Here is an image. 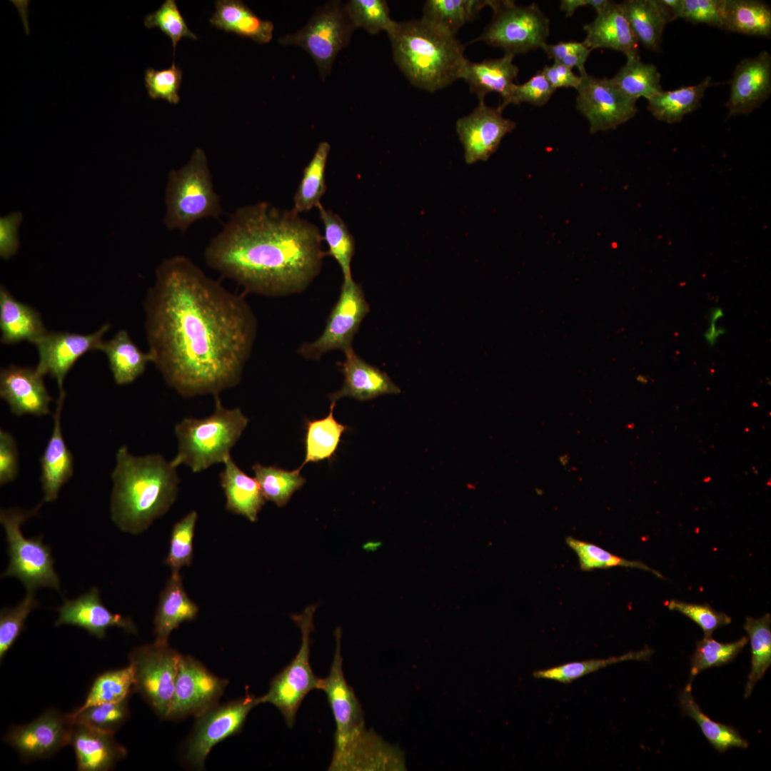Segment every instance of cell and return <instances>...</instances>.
I'll return each instance as SVG.
<instances>
[{
	"label": "cell",
	"instance_id": "obj_49",
	"mask_svg": "<svg viewBox=\"0 0 771 771\" xmlns=\"http://www.w3.org/2000/svg\"><path fill=\"white\" fill-rule=\"evenodd\" d=\"M128 700L92 705L68 716L73 722L114 734L129 717Z\"/></svg>",
	"mask_w": 771,
	"mask_h": 771
},
{
	"label": "cell",
	"instance_id": "obj_62",
	"mask_svg": "<svg viewBox=\"0 0 771 771\" xmlns=\"http://www.w3.org/2000/svg\"><path fill=\"white\" fill-rule=\"evenodd\" d=\"M682 0H657L668 23L680 18Z\"/></svg>",
	"mask_w": 771,
	"mask_h": 771
},
{
	"label": "cell",
	"instance_id": "obj_17",
	"mask_svg": "<svg viewBox=\"0 0 771 771\" xmlns=\"http://www.w3.org/2000/svg\"><path fill=\"white\" fill-rule=\"evenodd\" d=\"M110 327L106 323L89 334L48 331L34 343L39 358L36 368L44 376L49 375L56 380L59 394L65 393L64 382L67 373L81 356L100 350L104 335Z\"/></svg>",
	"mask_w": 771,
	"mask_h": 771
},
{
	"label": "cell",
	"instance_id": "obj_26",
	"mask_svg": "<svg viewBox=\"0 0 771 771\" xmlns=\"http://www.w3.org/2000/svg\"><path fill=\"white\" fill-rule=\"evenodd\" d=\"M596 13L595 19L583 26L586 32L583 44L589 49H612L626 57L639 54L638 41L619 3L610 1Z\"/></svg>",
	"mask_w": 771,
	"mask_h": 771
},
{
	"label": "cell",
	"instance_id": "obj_1",
	"mask_svg": "<svg viewBox=\"0 0 771 771\" xmlns=\"http://www.w3.org/2000/svg\"><path fill=\"white\" fill-rule=\"evenodd\" d=\"M144 311L153 363L177 393L216 397L239 383L257 332L243 296L173 256L157 267Z\"/></svg>",
	"mask_w": 771,
	"mask_h": 771
},
{
	"label": "cell",
	"instance_id": "obj_64",
	"mask_svg": "<svg viewBox=\"0 0 771 771\" xmlns=\"http://www.w3.org/2000/svg\"><path fill=\"white\" fill-rule=\"evenodd\" d=\"M722 316V312L721 309H715L711 315L712 321L714 323V321H715L718 318L721 317Z\"/></svg>",
	"mask_w": 771,
	"mask_h": 771
},
{
	"label": "cell",
	"instance_id": "obj_3",
	"mask_svg": "<svg viewBox=\"0 0 771 771\" xmlns=\"http://www.w3.org/2000/svg\"><path fill=\"white\" fill-rule=\"evenodd\" d=\"M176 468L160 454L136 456L121 446L111 473V517L117 528L140 534L166 513L177 497Z\"/></svg>",
	"mask_w": 771,
	"mask_h": 771
},
{
	"label": "cell",
	"instance_id": "obj_38",
	"mask_svg": "<svg viewBox=\"0 0 771 771\" xmlns=\"http://www.w3.org/2000/svg\"><path fill=\"white\" fill-rule=\"evenodd\" d=\"M330 149L327 141H321L305 167L293 198L292 210L295 213L299 214L321 204L326 189V167Z\"/></svg>",
	"mask_w": 771,
	"mask_h": 771
},
{
	"label": "cell",
	"instance_id": "obj_61",
	"mask_svg": "<svg viewBox=\"0 0 771 771\" xmlns=\"http://www.w3.org/2000/svg\"><path fill=\"white\" fill-rule=\"evenodd\" d=\"M609 2L608 0H563L560 3V9L565 12L567 17H569L573 16L575 10L580 7L590 6L596 12H598Z\"/></svg>",
	"mask_w": 771,
	"mask_h": 771
},
{
	"label": "cell",
	"instance_id": "obj_14",
	"mask_svg": "<svg viewBox=\"0 0 771 771\" xmlns=\"http://www.w3.org/2000/svg\"><path fill=\"white\" fill-rule=\"evenodd\" d=\"M368 311L361 286L353 278L343 280L323 333L314 341L303 344L299 353L306 358L318 359L333 350L345 353L352 349L354 336Z\"/></svg>",
	"mask_w": 771,
	"mask_h": 771
},
{
	"label": "cell",
	"instance_id": "obj_22",
	"mask_svg": "<svg viewBox=\"0 0 771 771\" xmlns=\"http://www.w3.org/2000/svg\"><path fill=\"white\" fill-rule=\"evenodd\" d=\"M57 610L59 617L56 626H76L98 639L105 638L107 630L112 627L122 628L127 633L136 632L130 618L112 613L103 604L99 590L96 587L75 599L65 600Z\"/></svg>",
	"mask_w": 771,
	"mask_h": 771
},
{
	"label": "cell",
	"instance_id": "obj_30",
	"mask_svg": "<svg viewBox=\"0 0 771 771\" xmlns=\"http://www.w3.org/2000/svg\"><path fill=\"white\" fill-rule=\"evenodd\" d=\"M223 464L219 478L226 499V510L251 522L257 521L266 500L257 480L243 471L231 457Z\"/></svg>",
	"mask_w": 771,
	"mask_h": 771
},
{
	"label": "cell",
	"instance_id": "obj_25",
	"mask_svg": "<svg viewBox=\"0 0 771 771\" xmlns=\"http://www.w3.org/2000/svg\"><path fill=\"white\" fill-rule=\"evenodd\" d=\"M344 354L345 361L341 364L343 385L329 395L331 402L336 403L343 397L365 401L383 395L400 393V388L385 372L366 363L353 348Z\"/></svg>",
	"mask_w": 771,
	"mask_h": 771
},
{
	"label": "cell",
	"instance_id": "obj_10",
	"mask_svg": "<svg viewBox=\"0 0 771 771\" xmlns=\"http://www.w3.org/2000/svg\"><path fill=\"white\" fill-rule=\"evenodd\" d=\"M493 16L478 41L498 47L513 56L542 47L550 34V21L532 4L516 5L513 1H490Z\"/></svg>",
	"mask_w": 771,
	"mask_h": 771
},
{
	"label": "cell",
	"instance_id": "obj_37",
	"mask_svg": "<svg viewBox=\"0 0 771 771\" xmlns=\"http://www.w3.org/2000/svg\"><path fill=\"white\" fill-rule=\"evenodd\" d=\"M626 58L625 64L610 79L623 94L637 101L640 97L648 100L663 91L660 73L654 64L644 63L639 54Z\"/></svg>",
	"mask_w": 771,
	"mask_h": 771
},
{
	"label": "cell",
	"instance_id": "obj_34",
	"mask_svg": "<svg viewBox=\"0 0 771 771\" xmlns=\"http://www.w3.org/2000/svg\"><path fill=\"white\" fill-rule=\"evenodd\" d=\"M712 84V78L707 76L695 85L662 91L647 100V109L659 121L680 122L700 106L705 91Z\"/></svg>",
	"mask_w": 771,
	"mask_h": 771
},
{
	"label": "cell",
	"instance_id": "obj_18",
	"mask_svg": "<svg viewBox=\"0 0 771 771\" xmlns=\"http://www.w3.org/2000/svg\"><path fill=\"white\" fill-rule=\"evenodd\" d=\"M71 725L68 715L49 709L29 723L11 727L4 741L25 761L49 758L69 744Z\"/></svg>",
	"mask_w": 771,
	"mask_h": 771
},
{
	"label": "cell",
	"instance_id": "obj_57",
	"mask_svg": "<svg viewBox=\"0 0 771 771\" xmlns=\"http://www.w3.org/2000/svg\"><path fill=\"white\" fill-rule=\"evenodd\" d=\"M547 56L570 69L576 68L580 75L587 73L585 64L591 53L583 42L560 41L554 44L545 43L541 47Z\"/></svg>",
	"mask_w": 771,
	"mask_h": 771
},
{
	"label": "cell",
	"instance_id": "obj_60",
	"mask_svg": "<svg viewBox=\"0 0 771 771\" xmlns=\"http://www.w3.org/2000/svg\"><path fill=\"white\" fill-rule=\"evenodd\" d=\"M541 72L555 90L568 87L577 89L580 84V75L575 74L572 69L556 61L550 66H543Z\"/></svg>",
	"mask_w": 771,
	"mask_h": 771
},
{
	"label": "cell",
	"instance_id": "obj_46",
	"mask_svg": "<svg viewBox=\"0 0 771 771\" xmlns=\"http://www.w3.org/2000/svg\"><path fill=\"white\" fill-rule=\"evenodd\" d=\"M748 642L745 636L731 642H720L712 637H704L697 641L696 648L690 658V681L702 670L724 665L742 651Z\"/></svg>",
	"mask_w": 771,
	"mask_h": 771
},
{
	"label": "cell",
	"instance_id": "obj_33",
	"mask_svg": "<svg viewBox=\"0 0 771 771\" xmlns=\"http://www.w3.org/2000/svg\"><path fill=\"white\" fill-rule=\"evenodd\" d=\"M619 4L638 41L647 49L659 50L668 21L657 0H625Z\"/></svg>",
	"mask_w": 771,
	"mask_h": 771
},
{
	"label": "cell",
	"instance_id": "obj_6",
	"mask_svg": "<svg viewBox=\"0 0 771 771\" xmlns=\"http://www.w3.org/2000/svg\"><path fill=\"white\" fill-rule=\"evenodd\" d=\"M213 413L202 418H185L174 428L178 440L176 455L171 460L178 468L188 467L199 473L224 463L248 423L239 408H225L219 395L214 397Z\"/></svg>",
	"mask_w": 771,
	"mask_h": 771
},
{
	"label": "cell",
	"instance_id": "obj_12",
	"mask_svg": "<svg viewBox=\"0 0 771 771\" xmlns=\"http://www.w3.org/2000/svg\"><path fill=\"white\" fill-rule=\"evenodd\" d=\"M181 655L168 643L156 642L136 647L129 654L134 691L163 718L166 717L173 695Z\"/></svg>",
	"mask_w": 771,
	"mask_h": 771
},
{
	"label": "cell",
	"instance_id": "obj_11",
	"mask_svg": "<svg viewBox=\"0 0 771 771\" xmlns=\"http://www.w3.org/2000/svg\"><path fill=\"white\" fill-rule=\"evenodd\" d=\"M355 30L345 4L330 1L316 10L301 29L281 36L283 45L298 46L312 57L324 80L341 50L347 46Z\"/></svg>",
	"mask_w": 771,
	"mask_h": 771
},
{
	"label": "cell",
	"instance_id": "obj_51",
	"mask_svg": "<svg viewBox=\"0 0 771 771\" xmlns=\"http://www.w3.org/2000/svg\"><path fill=\"white\" fill-rule=\"evenodd\" d=\"M38 605L39 602L35 598L34 592H27L26 595L17 605L13 608H4L1 610V661L25 629V622L28 615Z\"/></svg>",
	"mask_w": 771,
	"mask_h": 771
},
{
	"label": "cell",
	"instance_id": "obj_40",
	"mask_svg": "<svg viewBox=\"0 0 771 771\" xmlns=\"http://www.w3.org/2000/svg\"><path fill=\"white\" fill-rule=\"evenodd\" d=\"M490 1L428 0L423 9L425 21L455 35L466 23L473 20Z\"/></svg>",
	"mask_w": 771,
	"mask_h": 771
},
{
	"label": "cell",
	"instance_id": "obj_16",
	"mask_svg": "<svg viewBox=\"0 0 771 771\" xmlns=\"http://www.w3.org/2000/svg\"><path fill=\"white\" fill-rule=\"evenodd\" d=\"M577 109L588 119L591 133L615 128L638 112L636 101L623 94L610 79L580 75Z\"/></svg>",
	"mask_w": 771,
	"mask_h": 771
},
{
	"label": "cell",
	"instance_id": "obj_52",
	"mask_svg": "<svg viewBox=\"0 0 771 771\" xmlns=\"http://www.w3.org/2000/svg\"><path fill=\"white\" fill-rule=\"evenodd\" d=\"M146 27L158 28L171 41L173 51L183 38L197 40V36L188 28L175 0H166L154 12L146 16Z\"/></svg>",
	"mask_w": 771,
	"mask_h": 771
},
{
	"label": "cell",
	"instance_id": "obj_41",
	"mask_svg": "<svg viewBox=\"0 0 771 771\" xmlns=\"http://www.w3.org/2000/svg\"><path fill=\"white\" fill-rule=\"evenodd\" d=\"M744 629L751 646V668L745 689V697L752 693L771 665V616L770 613L754 618L747 617Z\"/></svg>",
	"mask_w": 771,
	"mask_h": 771
},
{
	"label": "cell",
	"instance_id": "obj_9",
	"mask_svg": "<svg viewBox=\"0 0 771 771\" xmlns=\"http://www.w3.org/2000/svg\"><path fill=\"white\" fill-rule=\"evenodd\" d=\"M318 605H309L300 614L291 615L301 633L299 650L291 662L271 680L268 692L259 702L271 703L282 714L288 727L294 725L297 712L305 697L321 690L322 678L315 675L310 664V635L314 628L313 615Z\"/></svg>",
	"mask_w": 771,
	"mask_h": 771
},
{
	"label": "cell",
	"instance_id": "obj_4",
	"mask_svg": "<svg viewBox=\"0 0 771 771\" xmlns=\"http://www.w3.org/2000/svg\"><path fill=\"white\" fill-rule=\"evenodd\" d=\"M388 35L395 64L415 86L434 92L460 79L467 59L455 35L422 18L398 22Z\"/></svg>",
	"mask_w": 771,
	"mask_h": 771
},
{
	"label": "cell",
	"instance_id": "obj_20",
	"mask_svg": "<svg viewBox=\"0 0 771 771\" xmlns=\"http://www.w3.org/2000/svg\"><path fill=\"white\" fill-rule=\"evenodd\" d=\"M771 94V55L765 50L757 56L742 60L730 81L726 106L728 116L747 115L764 103Z\"/></svg>",
	"mask_w": 771,
	"mask_h": 771
},
{
	"label": "cell",
	"instance_id": "obj_36",
	"mask_svg": "<svg viewBox=\"0 0 771 771\" xmlns=\"http://www.w3.org/2000/svg\"><path fill=\"white\" fill-rule=\"evenodd\" d=\"M679 702L682 713L696 722L710 744L718 752L749 746L748 742L733 727L715 722L702 712L692 695L691 682L680 692Z\"/></svg>",
	"mask_w": 771,
	"mask_h": 771
},
{
	"label": "cell",
	"instance_id": "obj_15",
	"mask_svg": "<svg viewBox=\"0 0 771 771\" xmlns=\"http://www.w3.org/2000/svg\"><path fill=\"white\" fill-rule=\"evenodd\" d=\"M227 685L193 657L181 655L166 719L196 717L218 703Z\"/></svg>",
	"mask_w": 771,
	"mask_h": 771
},
{
	"label": "cell",
	"instance_id": "obj_7",
	"mask_svg": "<svg viewBox=\"0 0 771 771\" xmlns=\"http://www.w3.org/2000/svg\"><path fill=\"white\" fill-rule=\"evenodd\" d=\"M163 223L169 230L186 231L195 222L222 214L206 154L196 148L189 161L172 169L167 178Z\"/></svg>",
	"mask_w": 771,
	"mask_h": 771
},
{
	"label": "cell",
	"instance_id": "obj_54",
	"mask_svg": "<svg viewBox=\"0 0 771 771\" xmlns=\"http://www.w3.org/2000/svg\"><path fill=\"white\" fill-rule=\"evenodd\" d=\"M665 604L670 610L683 614L697 624L703 630L704 637H712L715 630L731 623L729 615L716 611L707 603H690L671 600Z\"/></svg>",
	"mask_w": 771,
	"mask_h": 771
},
{
	"label": "cell",
	"instance_id": "obj_55",
	"mask_svg": "<svg viewBox=\"0 0 771 771\" xmlns=\"http://www.w3.org/2000/svg\"><path fill=\"white\" fill-rule=\"evenodd\" d=\"M555 90L550 86L541 71H538L528 81L523 84H514L506 101L499 105L503 110L510 104L530 103L535 106H544Z\"/></svg>",
	"mask_w": 771,
	"mask_h": 771
},
{
	"label": "cell",
	"instance_id": "obj_44",
	"mask_svg": "<svg viewBox=\"0 0 771 771\" xmlns=\"http://www.w3.org/2000/svg\"><path fill=\"white\" fill-rule=\"evenodd\" d=\"M134 682L130 664L124 668L106 671L96 677L84 702L74 712L92 705L124 700L134 691Z\"/></svg>",
	"mask_w": 771,
	"mask_h": 771
},
{
	"label": "cell",
	"instance_id": "obj_23",
	"mask_svg": "<svg viewBox=\"0 0 771 771\" xmlns=\"http://www.w3.org/2000/svg\"><path fill=\"white\" fill-rule=\"evenodd\" d=\"M72 722L69 744L79 771H107L126 756V750L114 735L86 725Z\"/></svg>",
	"mask_w": 771,
	"mask_h": 771
},
{
	"label": "cell",
	"instance_id": "obj_59",
	"mask_svg": "<svg viewBox=\"0 0 771 771\" xmlns=\"http://www.w3.org/2000/svg\"><path fill=\"white\" fill-rule=\"evenodd\" d=\"M23 218L21 212H14L0 219V256L9 260L20 246L18 229Z\"/></svg>",
	"mask_w": 771,
	"mask_h": 771
},
{
	"label": "cell",
	"instance_id": "obj_19",
	"mask_svg": "<svg viewBox=\"0 0 771 771\" xmlns=\"http://www.w3.org/2000/svg\"><path fill=\"white\" fill-rule=\"evenodd\" d=\"M515 126L516 123L505 118L498 108H491L484 101H480L470 114L460 118L455 124L465 163L487 161L503 138Z\"/></svg>",
	"mask_w": 771,
	"mask_h": 771
},
{
	"label": "cell",
	"instance_id": "obj_5",
	"mask_svg": "<svg viewBox=\"0 0 771 771\" xmlns=\"http://www.w3.org/2000/svg\"><path fill=\"white\" fill-rule=\"evenodd\" d=\"M335 637L336 647L330 672L322 678L321 687L327 696L336 722L334 751L328 770H367L373 760L374 745L365 730L359 702L344 676L340 628L336 630Z\"/></svg>",
	"mask_w": 771,
	"mask_h": 771
},
{
	"label": "cell",
	"instance_id": "obj_47",
	"mask_svg": "<svg viewBox=\"0 0 771 771\" xmlns=\"http://www.w3.org/2000/svg\"><path fill=\"white\" fill-rule=\"evenodd\" d=\"M565 542L577 555L580 568L582 570L589 571L594 569H606L621 566L648 570L659 578H664L659 572L650 568L642 562L625 559L592 543L578 540L571 536L567 537Z\"/></svg>",
	"mask_w": 771,
	"mask_h": 771
},
{
	"label": "cell",
	"instance_id": "obj_31",
	"mask_svg": "<svg viewBox=\"0 0 771 771\" xmlns=\"http://www.w3.org/2000/svg\"><path fill=\"white\" fill-rule=\"evenodd\" d=\"M215 6L209 22L216 28L258 44H266L271 40L273 23L258 17L242 1L218 0Z\"/></svg>",
	"mask_w": 771,
	"mask_h": 771
},
{
	"label": "cell",
	"instance_id": "obj_2",
	"mask_svg": "<svg viewBox=\"0 0 771 771\" xmlns=\"http://www.w3.org/2000/svg\"><path fill=\"white\" fill-rule=\"evenodd\" d=\"M323 237L291 209L267 202L240 207L204 250L206 265L249 293L282 296L303 291L318 274Z\"/></svg>",
	"mask_w": 771,
	"mask_h": 771
},
{
	"label": "cell",
	"instance_id": "obj_8",
	"mask_svg": "<svg viewBox=\"0 0 771 771\" xmlns=\"http://www.w3.org/2000/svg\"><path fill=\"white\" fill-rule=\"evenodd\" d=\"M41 503L31 510L1 509L0 523L8 543L9 565L2 578L14 577L25 586L27 592L40 588L60 589V579L54 569V559L50 547L41 537L26 538L21 525L36 515Z\"/></svg>",
	"mask_w": 771,
	"mask_h": 771
},
{
	"label": "cell",
	"instance_id": "obj_32",
	"mask_svg": "<svg viewBox=\"0 0 771 771\" xmlns=\"http://www.w3.org/2000/svg\"><path fill=\"white\" fill-rule=\"evenodd\" d=\"M100 351L107 357L114 380L117 385L133 383L145 371L147 364L153 363V356L141 351L131 340L128 333L121 330L110 340L104 341Z\"/></svg>",
	"mask_w": 771,
	"mask_h": 771
},
{
	"label": "cell",
	"instance_id": "obj_13",
	"mask_svg": "<svg viewBox=\"0 0 771 771\" xmlns=\"http://www.w3.org/2000/svg\"><path fill=\"white\" fill-rule=\"evenodd\" d=\"M259 704V697L248 694L226 703H217L197 715L184 745V762L192 768L202 769L212 747L238 733L250 711Z\"/></svg>",
	"mask_w": 771,
	"mask_h": 771
},
{
	"label": "cell",
	"instance_id": "obj_48",
	"mask_svg": "<svg viewBox=\"0 0 771 771\" xmlns=\"http://www.w3.org/2000/svg\"><path fill=\"white\" fill-rule=\"evenodd\" d=\"M345 7L355 29L363 28L371 34L386 31L388 34L398 24L390 18L389 7L384 0H350Z\"/></svg>",
	"mask_w": 771,
	"mask_h": 771
},
{
	"label": "cell",
	"instance_id": "obj_35",
	"mask_svg": "<svg viewBox=\"0 0 771 771\" xmlns=\"http://www.w3.org/2000/svg\"><path fill=\"white\" fill-rule=\"evenodd\" d=\"M725 30L749 36L770 37L771 9L761 1L724 0Z\"/></svg>",
	"mask_w": 771,
	"mask_h": 771
},
{
	"label": "cell",
	"instance_id": "obj_43",
	"mask_svg": "<svg viewBox=\"0 0 771 771\" xmlns=\"http://www.w3.org/2000/svg\"><path fill=\"white\" fill-rule=\"evenodd\" d=\"M252 470L266 500L272 501L278 507L286 505L293 494L306 482L300 473L301 467L293 470H286L256 463L252 466Z\"/></svg>",
	"mask_w": 771,
	"mask_h": 771
},
{
	"label": "cell",
	"instance_id": "obj_58",
	"mask_svg": "<svg viewBox=\"0 0 771 771\" xmlns=\"http://www.w3.org/2000/svg\"><path fill=\"white\" fill-rule=\"evenodd\" d=\"M19 473V452L13 435L0 430V485L14 481Z\"/></svg>",
	"mask_w": 771,
	"mask_h": 771
},
{
	"label": "cell",
	"instance_id": "obj_24",
	"mask_svg": "<svg viewBox=\"0 0 771 771\" xmlns=\"http://www.w3.org/2000/svg\"><path fill=\"white\" fill-rule=\"evenodd\" d=\"M66 394L59 395L54 415V427L40 458L44 502L55 500L63 485L74 473V457L62 433L61 417Z\"/></svg>",
	"mask_w": 771,
	"mask_h": 771
},
{
	"label": "cell",
	"instance_id": "obj_50",
	"mask_svg": "<svg viewBox=\"0 0 771 771\" xmlns=\"http://www.w3.org/2000/svg\"><path fill=\"white\" fill-rule=\"evenodd\" d=\"M198 513L192 510L173 526L168 553L164 560L172 572L191 565L193 557V541Z\"/></svg>",
	"mask_w": 771,
	"mask_h": 771
},
{
	"label": "cell",
	"instance_id": "obj_28",
	"mask_svg": "<svg viewBox=\"0 0 771 771\" xmlns=\"http://www.w3.org/2000/svg\"><path fill=\"white\" fill-rule=\"evenodd\" d=\"M198 606L190 599L179 572H172L159 600L153 619L156 642L168 643L172 631L182 623L196 619Z\"/></svg>",
	"mask_w": 771,
	"mask_h": 771
},
{
	"label": "cell",
	"instance_id": "obj_53",
	"mask_svg": "<svg viewBox=\"0 0 771 771\" xmlns=\"http://www.w3.org/2000/svg\"><path fill=\"white\" fill-rule=\"evenodd\" d=\"M145 86L152 99H163L177 104L180 101L178 91L182 82V71L174 61L170 67L162 70L148 68L146 70Z\"/></svg>",
	"mask_w": 771,
	"mask_h": 771
},
{
	"label": "cell",
	"instance_id": "obj_21",
	"mask_svg": "<svg viewBox=\"0 0 771 771\" xmlns=\"http://www.w3.org/2000/svg\"><path fill=\"white\" fill-rule=\"evenodd\" d=\"M36 368L9 365L0 371V396L15 415L43 416L53 400Z\"/></svg>",
	"mask_w": 771,
	"mask_h": 771
},
{
	"label": "cell",
	"instance_id": "obj_29",
	"mask_svg": "<svg viewBox=\"0 0 771 771\" xmlns=\"http://www.w3.org/2000/svg\"><path fill=\"white\" fill-rule=\"evenodd\" d=\"M0 330L1 342L6 345L23 341L34 344L48 331L40 313L16 299L3 285L0 286Z\"/></svg>",
	"mask_w": 771,
	"mask_h": 771
},
{
	"label": "cell",
	"instance_id": "obj_39",
	"mask_svg": "<svg viewBox=\"0 0 771 771\" xmlns=\"http://www.w3.org/2000/svg\"><path fill=\"white\" fill-rule=\"evenodd\" d=\"M335 405L331 402L329 413L325 418L306 422V455L301 468L308 463L330 460L336 451L347 426L334 418Z\"/></svg>",
	"mask_w": 771,
	"mask_h": 771
},
{
	"label": "cell",
	"instance_id": "obj_27",
	"mask_svg": "<svg viewBox=\"0 0 771 771\" xmlns=\"http://www.w3.org/2000/svg\"><path fill=\"white\" fill-rule=\"evenodd\" d=\"M514 56L505 54L501 58L481 62L467 59L460 79L469 85L470 91L477 95L479 101H484L488 94L496 92L501 97V105L508 99L518 74V67L513 63Z\"/></svg>",
	"mask_w": 771,
	"mask_h": 771
},
{
	"label": "cell",
	"instance_id": "obj_56",
	"mask_svg": "<svg viewBox=\"0 0 771 771\" xmlns=\"http://www.w3.org/2000/svg\"><path fill=\"white\" fill-rule=\"evenodd\" d=\"M724 0H682L680 18L724 29Z\"/></svg>",
	"mask_w": 771,
	"mask_h": 771
},
{
	"label": "cell",
	"instance_id": "obj_42",
	"mask_svg": "<svg viewBox=\"0 0 771 771\" xmlns=\"http://www.w3.org/2000/svg\"><path fill=\"white\" fill-rule=\"evenodd\" d=\"M317 208L324 228L323 239L328 248L327 254L338 263L343 280L353 278L351 264L355 252L353 236L339 215L326 209L322 204Z\"/></svg>",
	"mask_w": 771,
	"mask_h": 771
},
{
	"label": "cell",
	"instance_id": "obj_45",
	"mask_svg": "<svg viewBox=\"0 0 771 771\" xmlns=\"http://www.w3.org/2000/svg\"><path fill=\"white\" fill-rule=\"evenodd\" d=\"M652 653L653 650L652 649L645 647L640 650L629 652L618 657L565 663L559 666L537 670L533 673V675L538 679H547L568 684L612 664L628 660H647Z\"/></svg>",
	"mask_w": 771,
	"mask_h": 771
},
{
	"label": "cell",
	"instance_id": "obj_63",
	"mask_svg": "<svg viewBox=\"0 0 771 771\" xmlns=\"http://www.w3.org/2000/svg\"><path fill=\"white\" fill-rule=\"evenodd\" d=\"M722 330H717L715 327V323H712L710 329L705 334V338L707 341L710 343V345H713L715 343L717 338L722 333Z\"/></svg>",
	"mask_w": 771,
	"mask_h": 771
}]
</instances>
